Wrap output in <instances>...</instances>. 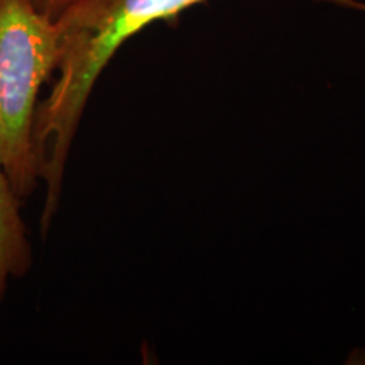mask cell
<instances>
[{"instance_id": "obj_1", "label": "cell", "mask_w": 365, "mask_h": 365, "mask_svg": "<svg viewBox=\"0 0 365 365\" xmlns=\"http://www.w3.org/2000/svg\"><path fill=\"white\" fill-rule=\"evenodd\" d=\"M203 0H80L56 19L61 58L48 97L39 103L34 150L46 185L41 228L49 230L61 198L70 150L95 85L118 49L145 27L170 21ZM341 7L357 0H322Z\"/></svg>"}, {"instance_id": "obj_2", "label": "cell", "mask_w": 365, "mask_h": 365, "mask_svg": "<svg viewBox=\"0 0 365 365\" xmlns=\"http://www.w3.org/2000/svg\"><path fill=\"white\" fill-rule=\"evenodd\" d=\"M56 21L31 0H0V168L24 202L38 188L34 125L39 93L56 75Z\"/></svg>"}, {"instance_id": "obj_3", "label": "cell", "mask_w": 365, "mask_h": 365, "mask_svg": "<svg viewBox=\"0 0 365 365\" xmlns=\"http://www.w3.org/2000/svg\"><path fill=\"white\" fill-rule=\"evenodd\" d=\"M21 205L22 200L0 168V304L6 298L9 282L24 277L33 264V247Z\"/></svg>"}, {"instance_id": "obj_4", "label": "cell", "mask_w": 365, "mask_h": 365, "mask_svg": "<svg viewBox=\"0 0 365 365\" xmlns=\"http://www.w3.org/2000/svg\"><path fill=\"white\" fill-rule=\"evenodd\" d=\"M31 2L34 4L36 9H39L46 16L56 21L58 17H61L68 9H71L80 0H31Z\"/></svg>"}, {"instance_id": "obj_5", "label": "cell", "mask_w": 365, "mask_h": 365, "mask_svg": "<svg viewBox=\"0 0 365 365\" xmlns=\"http://www.w3.org/2000/svg\"><path fill=\"white\" fill-rule=\"evenodd\" d=\"M357 11H362V12H365V2H357Z\"/></svg>"}]
</instances>
